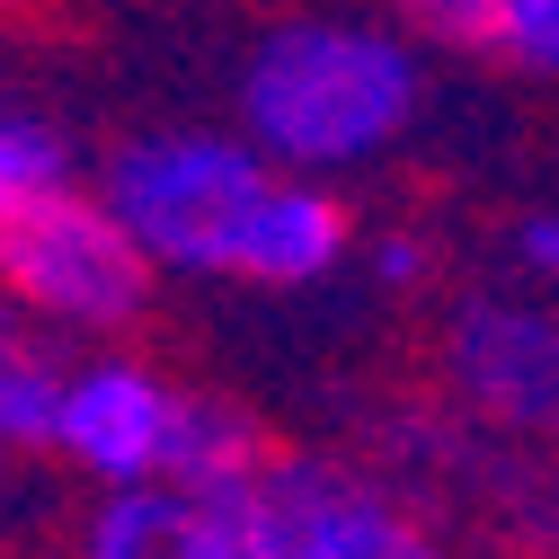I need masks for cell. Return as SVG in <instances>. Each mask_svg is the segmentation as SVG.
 <instances>
[{
    "mask_svg": "<svg viewBox=\"0 0 559 559\" xmlns=\"http://www.w3.org/2000/svg\"><path fill=\"white\" fill-rule=\"evenodd\" d=\"M53 400H62V365L36 337L0 346V453H45L53 444Z\"/></svg>",
    "mask_w": 559,
    "mask_h": 559,
    "instance_id": "10",
    "label": "cell"
},
{
    "mask_svg": "<svg viewBox=\"0 0 559 559\" xmlns=\"http://www.w3.org/2000/svg\"><path fill=\"white\" fill-rule=\"evenodd\" d=\"M427 107V62L391 27L356 19H285L240 62V133L302 178L382 160Z\"/></svg>",
    "mask_w": 559,
    "mask_h": 559,
    "instance_id": "1",
    "label": "cell"
},
{
    "mask_svg": "<svg viewBox=\"0 0 559 559\" xmlns=\"http://www.w3.org/2000/svg\"><path fill=\"white\" fill-rule=\"evenodd\" d=\"M0 294L19 302L27 329L116 337L143 311L152 266L90 187H62V195H45V204L0 223Z\"/></svg>",
    "mask_w": 559,
    "mask_h": 559,
    "instance_id": "4",
    "label": "cell"
},
{
    "mask_svg": "<svg viewBox=\"0 0 559 559\" xmlns=\"http://www.w3.org/2000/svg\"><path fill=\"white\" fill-rule=\"evenodd\" d=\"M365 266H373V285H382V294H408V285H427V266H436V258H427V240H373Z\"/></svg>",
    "mask_w": 559,
    "mask_h": 559,
    "instance_id": "12",
    "label": "cell"
},
{
    "mask_svg": "<svg viewBox=\"0 0 559 559\" xmlns=\"http://www.w3.org/2000/svg\"><path fill=\"white\" fill-rule=\"evenodd\" d=\"M453 391L515 436H559V311L479 294L453 311Z\"/></svg>",
    "mask_w": 559,
    "mask_h": 559,
    "instance_id": "6",
    "label": "cell"
},
{
    "mask_svg": "<svg viewBox=\"0 0 559 559\" xmlns=\"http://www.w3.org/2000/svg\"><path fill=\"white\" fill-rule=\"evenodd\" d=\"M346 258V204L302 178V169H266L258 187V214L240 231V266H231V285H275V294H302L320 285V275H337Z\"/></svg>",
    "mask_w": 559,
    "mask_h": 559,
    "instance_id": "8",
    "label": "cell"
},
{
    "mask_svg": "<svg viewBox=\"0 0 559 559\" xmlns=\"http://www.w3.org/2000/svg\"><path fill=\"white\" fill-rule=\"evenodd\" d=\"M10 337H27V320H19V302H10V294H0V346H10Z\"/></svg>",
    "mask_w": 559,
    "mask_h": 559,
    "instance_id": "14",
    "label": "cell"
},
{
    "mask_svg": "<svg viewBox=\"0 0 559 559\" xmlns=\"http://www.w3.org/2000/svg\"><path fill=\"white\" fill-rule=\"evenodd\" d=\"M266 515L275 559H444V542L417 533L382 488L320 462H266Z\"/></svg>",
    "mask_w": 559,
    "mask_h": 559,
    "instance_id": "7",
    "label": "cell"
},
{
    "mask_svg": "<svg viewBox=\"0 0 559 559\" xmlns=\"http://www.w3.org/2000/svg\"><path fill=\"white\" fill-rule=\"evenodd\" d=\"M62 187H81L72 133L27 116V107H0V223L27 214V204H45V195H62Z\"/></svg>",
    "mask_w": 559,
    "mask_h": 559,
    "instance_id": "9",
    "label": "cell"
},
{
    "mask_svg": "<svg viewBox=\"0 0 559 559\" xmlns=\"http://www.w3.org/2000/svg\"><path fill=\"white\" fill-rule=\"evenodd\" d=\"M266 152L249 133H187V124H160V133H133V143L107 160L98 178V204L124 223V240L143 249V266H169V275H223L240 266V231L258 214V187H266Z\"/></svg>",
    "mask_w": 559,
    "mask_h": 559,
    "instance_id": "3",
    "label": "cell"
},
{
    "mask_svg": "<svg viewBox=\"0 0 559 559\" xmlns=\"http://www.w3.org/2000/svg\"><path fill=\"white\" fill-rule=\"evenodd\" d=\"M515 258H524V275L559 285V214H533V223L515 231Z\"/></svg>",
    "mask_w": 559,
    "mask_h": 559,
    "instance_id": "13",
    "label": "cell"
},
{
    "mask_svg": "<svg viewBox=\"0 0 559 559\" xmlns=\"http://www.w3.org/2000/svg\"><path fill=\"white\" fill-rule=\"evenodd\" d=\"M81 479L98 488H133V479H240L266 462L258 427L223 400H195L169 373L133 365V356H98L62 373L53 400V444Z\"/></svg>",
    "mask_w": 559,
    "mask_h": 559,
    "instance_id": "2",
    "label": "cell"
},
{
    "mask_svg": "<svg viewBox=\"0 0 559 559\" xmlns=\"http://www.w3.org/2000/svg\"><path fill=\"white\" fill-rule=\"evenodd\" d=\"M479 53H507L515 72L559 81V0H488V36Z\"/></svg>",
    "mask_w": 559,
    "mask_h": 559,
    "instance_id": "11",
    "label": "cell"
},
{
    "mask_svg": "<svg viewBox=\"0 0 559 559\" xmlns=\"http://www.w3.org/2000/svg\"><path fill=\"white\" fill-rule=\"evenodd\" d=\"M81 559H275L266 462L240 479H133L81 524Z\"/></svg>",
    "mask_w": 559,
    "mask_h": 559,
    "instance_id": "5",
    "label": "cell"
}]
</instances>
